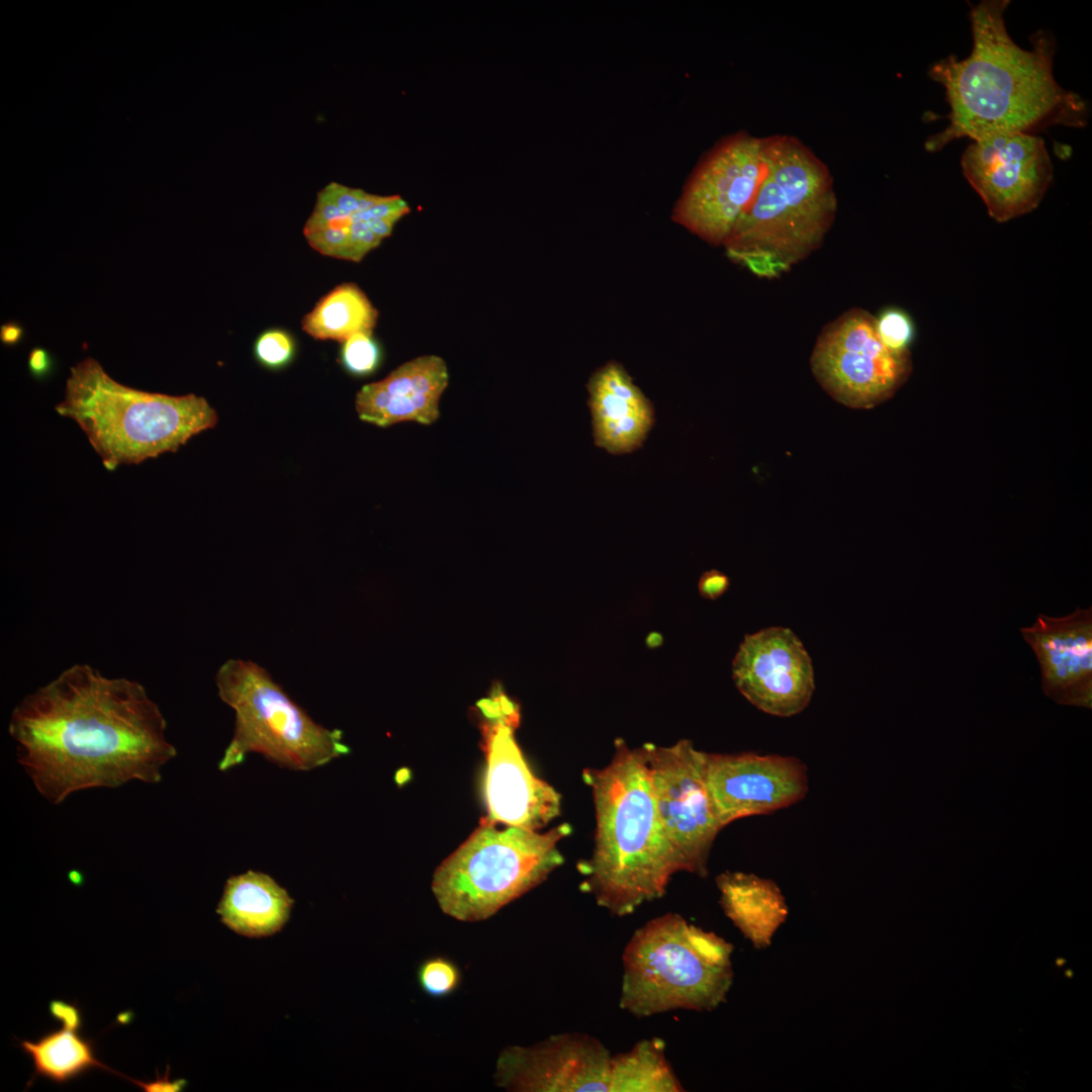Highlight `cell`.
<instances>
[{"instance_id": "obj_21", "label": "cell", "mask_w": 1092, "mask_h": 1092, "mask_svg": "<svg viewBox=\"0 0 1092 1092\" xmlns=\"http://www.w3.org/2000/svg\"><path fill=\"white\" fill-rule=\"evenodd\" d=\"M19 1045L33 1065L28 1086L36 1077L64 1084L96 1068L122 1075L97 1058L93 1040L66 1027L51 1030L36 1040L21 1039Z\"/></svg>"}, {"instance_id": "obj_24", "label": "cell", "mask_w": 1092, "mask_h": 1092, "mask_svg": "<svg viewBox=\"0 0 1092 1092\" xmlns=\"http://www.w3.org/2000/svg\"><path fill=\"white\" fill-rule=\"evenodd\" d=\"M440 398L416 393L390 395L378 381L365 384L357 392L355 408L361 421L380 428L402 422L431 425L440 417Z\"/></svg>"}, {"instance_id": "obj_13", "label": "cell", "mask_w": 1092, "mask_h": 1092, "mask_svg": "<svg viewBox=\"0 0 1092 1092\" xmlns=\"http://www.w3.org/2000/svg\"><path fill=\"white\" fill-rule=\"evenodd\" d=\"M704 772L723 828L744 817L795 805L809 791L807 766L794 756L704 752Z\"/></svg>"}, {"instance_id": "obj_8", "label": "cell", "mask_w": 1092, "mask_h": 1092, "mask_svg": "<svg viewBox=\"0 0 1092 1092\" xmlns=\"http://www.w3.org/2000/svg\"><path fill=\"white\" fill-rule=\"evenodd\" d=\"M215 684L221 701L236 713L219 770L243 763L251 752L292 770H310L349 753L341 730L313 721L257 663L229 659L218 668Z\"/></svg>"}, {"instance_id": "obj_30", "label": "cell", "mask_w": 1092, "mask_h": 1092, "mask_svg": "<svg viewBox=\"0 0 1092 1092\" xmlns=\"http://www.w3.org/2000/svg\"><path fill=\"white\" fill-rule=\"evenodd\" d=\"M350 229H323L303 234L309 246L324 256L350 261Z\"/></svg>"}, {"instance_id": "obj_38", "label": "cell", "mask_w": 1092, "mask_h": 1092, "mask_svg": "<svg viewBox=\"0 0 1092 1092\" xmlns=\"http://www.w3.org/2000/svg\"><path fill=\"white\" fill-rule=\"evenodd\" d=\"M397 220V218H377L365 222L377 237L383 240L391 235L393 225Z\"/></svg>"}, {"instance_id": "obj_26", "label": "cell", "mask_w": 1092, "mask_h": 1092, "mask_svg": "<svg viewBox=\"0 0 1092 1092\" xmlns=\"http://www.w3.org/2000/svg\"><path fill=\"white\" fill-rule=\"evenodd\" d=\"M380 362L381 351L372 333L356 334L343 343L341 363L350 374L370 375L377 370Z\"/></svg>"}, {"instance_id": "obj_25", "label": "cell", "mask_w": 1092, "mask_h": 1092, "mask_svg": "<svg viewBox=\"0 0 1092 1092\" xmlns=\"http://www.w3.org/2000/svg\"><path fill=\"white\" fill-rule=\"evenodd\" d=\"M421 989L433 998L447 997L459 987L461 973L458 966L443 957L424 961L417 973Z\"/></svg>"}, {"instance_id": "obj_14", "label": "cell", "mask_w": 1092, "mask_h": 1092, "mask_svg": "<svg viewBox=\"0 0 1092 1092\" xmlns=\"http://www.w3.org/2000/svg\"><path fill=\"white\" fill-rule=\"evenodd\" d=\"M613 1055L586 1033L555 1034L534 1045L504 1049L493 1075L515 1092H612Z\"/></svg>"}, {"instance_id": "obj_37", "label": "cell", "mask_w": 1092, "mask_h": 1092, "mask_svg": "<svg viewBox=\"0 0 1092 1092\" xmlns=\"http://www.w3.org/2000/svg\"><path fill=\"white\" fill-rule=\"evenodd\" d=\"M23 333V328L19 323L7 322L0 327V341L5 346H15L22 340Z\"/></svg>"}, {"instance_id": "obj_23", "label": "cell", "mask_w": 1092, "mask_h": 1092, "mask_svg": "<svg viewBox=\"0 0 1092 1092\" xmlns=\"http://www.w3.org/2000/svg\"><path fill=\"white\" fill-rule=\"evenodd\" d=\"M684 1088L665 1057L664 1041H638L613 1057L612 1092H678Z\"/></svg>"}, {"instance_id": "obj_11", "label": "cell", "mask_w": 1092, "mask_h": 1092, "mask_svg": "<svg viewBox=\"0 0 1092 1092\" xmlns=\"http://www.w3.org/2000/svg\"><path fill=\"white\" fill-rule=\"evenodd\" d=\"M658 819L677 872L707 876L711 848L723 829L704 772V752L682 739L642 746Z\"/></svg>"}, {"instance_id": "obj_16", "label": "cell", "mask_w": 1092, "mask_h": 1092, "mask_svg": "<svg viewBox=\"0 0 1092 1092\" xmlns=\"http://www.w3.org/2000/svg\"><path fill=\"white\" fill-rule=\"evenodd\" d=\"M487 821L539 830L560 813L561 797L529 768L516 740V704L485 717Z\"/></svg>"}, {"instance_id": "obj_9", "label": "cell", "mask_w": 1092, "mask_h": 1092, "mask_svg": "<svg viewBox=\"0 0 1092 1092\" xmlns=\"http://www.w3.org/2000/svg\"><path fill=\"white\" fill-rule=\"evenodd\" d=\"M767 171L764 136L738 130L707 150L689 175L671 219L723 246L751 205Z\"/></svg>"}, {"instance_id": "obj_33", "label": "cell", "mask_w": 1092, "mask_h": 1092, "mask_svg": "<svg viewBox=\"0 0 1092 1092\" xmlns=\"http://www.w3.org/2000/svg\"><path fill=\"white\" fill-rule=\"evenodd\" d=\"M49 1012L53 1018L62 1023L63 1027L80 1031L83 1019L76 1004L55 999L49 1004Z\"/></svg>"}, {"instance_id": "obj_36", "label": "cell", "mask_w": 1092, "mask_h": 1092, "mask_svg": "<svg viewBox=\"0 0 1092 1092\" xmlns=\"http://www.w3.org/2000/svg\"><path fill=\"white\" fill-rule=\"evenodd\" d=\"M728 585L729 579L725 574L717 570H711L703 574L699 588L705 598L716 599L727 589Z\"/></svg>"}, {"instance_id": "obj_31", "label": "cell", "mask_w": 1092, "mask_h": 1092, "mask_svg": "<svg viewBox=\"0 0 1092 1092\" xmlns=\"http://www.w3.org/2000/svg\"><path fill=\"white\" fill-rule=\"evenodd\" d=\"M410 210V206L400 196L392 195L387 196L385 200L366 210L353 213L351 217L353 219V222L368 221L377 218L399 219L400 217L408 213Z\"/></svg>"}, {"instance_id": "obj_2", "label": "cell", "mask_w": 1092, "mask_h": 1092, "mask_svg": "<svg viewBox=\"0 0 1092 1092\" xmlns=\"http://www.w3.org/2000/svg\"><path fill=\"white\" fill-rule=\"evenodd\" d=\"M1008 0L970 4L973 46L970 55H949L933 63L930 79L944 89L948 125L925 142L937 152L950 142L997 133L1036 134L1053 125L1083 127L1088 105L1066 90L1053 72L1057 43L1048 30L1029 36L1031 49L1020 48L1008 33L1004 12Z\"/></svg>"}, {"instance_id": "obj_10", "label": "cell", "mask_w": 1092, "mask_h": 1092, "mask_svg": "<svg viewBox=\"0 0 1092 1092\" xmlns=\"http://www.w3.org/2000/svg\"><path fill=\"white\" fill-rule=\"evenodd\" d=\"M876 317L850 308L821 330L810 357L811 370L824 390L852 408H872L903 385L912 370L910 352L887 348Z\"/></svg>"}, {"instance_id": "obj_35", "label": "cell", "mask_w": 1092, "mask_h": 1092, "mask_svg": "<svg viewBox=\"0 0 1092 1092\" xmlns=\"http://www.w3.org/2000/svg\"><path fill=\"white\" fill-rule=\"evenodd\" d=\"M121 1077L134 1083L139 1087L143 1088V1090L146 1092H178L183 1090V1088L187 1084L186 1080L184 1079H170L169 1067L167 1068V1072L163 1076H160L157 1073L156 1078L150 1081H140L136 1079L128 1078L124 1075H122Z\"/></svg>"}, {"instance_id": "obj_28", "label": "cell", "mask_w": 1092, "mask_h": 1092, "mask_svg": "<svg viewBox=\"0 0 1092 1092\" xmlns=\"http://www.w3.org/2000/svg\"><path fill=\"white\" fill-rule=\"evenodd\" d=\"M875 317L878 336L887 348L897 353L910 352L914 325L907 312L893 307Z\"/></svg>"}, {"instance_id": "obj_5", "label": "cell", "mask_w": 1092, "mask_h": 1092, "mask_svg": "<svg viewBox=\"0 0 1092 1092\" xmlns=\"http://www.w3.org/2000/svg\"><path fill=\"white\" fill-rule=\"evenodd\" d=\"M55 410L79 425L110 470L176 452L217 423L216 412L204 397L128 387L91 357L71 367L64 399Z\"/></svg>"}, {"instance_id": "obj_3", "label": "cell", "mask_w": 1092, "mask_h": 1092, "mask_svg": "<svg viewBox=\"0 0 1092 1092\" xmlns=\"http://www.w3.org/2000/svg\"><path fill=\"white\" fill-rule=\"evenodd\" d=\"M596 810L592 856L580 867L582 889L616 916L665 893L677 873L656 812L640 748L616 743L610 762L583 771Z\"/></svg>"}, {"instance_id": "obj_32", "label": "cell", "mask_w": 1092, "mask_h": 1092, "mask_svg": "<svg viewBox=\"0 0 1092 1092\" xmlns=\"http://www.w3.org/2000/svg\"><path fill=\"white\" fill-rule=\"evenodd\" d=\"M350 261L360 262L367 253L377 248L382 239L377 237L365 221L353 222L350 226Z\"/></svg>"}, {"instance_id": "obj_19", "label": "cell", "mask_w": 1092, "mask_h": 1092, "mask_svg": "<svg viewBox=\"0 0 1092 1092\" xmlns=\"http://www.w3.org/2000/svg\"><path fill=\"white\" fill-rule=\"evenodd\" d=\"M294 900L270 876L254 871L225 882L216 913L221 923L248 937H264L282 929Z\"/></svg>"}, {"instance_id": "obj_34", "label": "cell", "mask_w": 1092, "mask_h": 1092, "mask_svg": "<svg viewBox=\"0 0 1092 1092\" xmlns=\"http://www.w3.org/2000/svg\"><path fill=\"white\" fill-rule=\"evenodd\" d=\"M54 367V357L47 349L34 347L30 350L27 359V368L34 379H46L52 374Z\"/></svg>"}, {"instance_id": "obj_29", "label": "cell", "mask_w": 1092, "mask_h": 1092, "mask_svg": "<svg viewBox=\"0 0 1092 1092\" xmlns=\"http://www.w3.org/2000/svg\"><path fill=\"white\" fill-rule=\"evenodd\" d=\"M321 192L339 208L351 215L366 210L387 197L367 193L361 189L350 188L336 182L328 184Z\"/></svg>"}, {"instance_id": "obj_17", "label": "cell", "mask_w": 1092, "mask_h": 1092, "mask_svg": "<svg viewBox=\"0 0 1092 1092\" xmlns=\"http://www.w3.org/2000/svg\"><path fill=\"white\" fill-rule=\"evenodd\" d=\"M1037 660L1042 693L1059 705L1092 708V608L1038 614L1019 629Z\"/></svg>"}, {"instance_id": "obj_4", "label": "cell", "mask_w": 1092, "mask_h": 1092, "mask_svg": "<svg viewBox=\"0 0 1092 1092\" xmlns=\"http://www.w3.org/2000/svg\"><path fill=\"white\" fill-rule=\"evenodd\" d=\"M767 171L723 247L759 278L790 271L821 247L837 211L828 166L792 134L764 136Z\"/></svg>"}, {"instance_id": "obj_22", "label": "cell", "mask_w": 1092, "mask_h": 1092, "mask_svg": "<svg viewBox=\"0 0 1092 1092\" xmlns=\"http://www.w3.org/2000/svg\"><path fill=\"white\" fill-rule=\"evenodd\" d=\"M378 311L365 292L355 283L333 288L307 312L302 330L315 340L345 342L359 333H372Z\"/></svg>"}, {"instance_id": "obj_7", "label": "cell", "mask_w": 1092, "mask_h": 1092, "mask_svg": "<svg viewBox=\"0 0 1092 1092\" xmlns=\"http://www.w3.org/2000/svg\"><path fill=\"white\" fill-rule=\"evenodd\" d=\"M570 832L566 823L539 832L483 820L433 875L440 909L464 922L489 918L563 863L558 843Z\"/></svg>"}, {"instance_id": "obj_27", "label": "cell", "mask_w": 1092, "mask_h": 1092, "mask_svg": "<svg viewBox=\"0 0 1092 1092\" xmlns=\"http://www.w3.org/2000/svg\"><path fill=\"white\" fill-rule=\"evenodd\" d=\"M256 360L265 368L278 370L286 367L295 356V341L282 329L263 332L254 345Z\"/></svg>"}, {"instance_id": "obj_6", "label": "cell", "mask_w": 1092, "mask_h": 1092, "mask_svg": "<svg viewBox=\"0 0 1092 1092\" xmlns=\"http://www.w3.org/2000/svg\"><path fill=\"white\" fill-rule=\"evenodd\" d=\"M732 951L731 943L679 914L655 917L624 948L620 1007L637 1017L712 1010L731 988Z\"/></svg>"}, {"instance_id": "obj_15", "label": "cell", "mask_w": 1092, "mask_h": 1092, "mask_svg": "<svg viewBox=\"0 0 1092 1092\" xmlns=\"http://www.w3.org/2000/svg\"><path fill=\"white\" fill-rule=\"evenodd\" d=\"M739 692L758 710L777 717L799 714L814 690L812 660L798 636L768 627L744 637L732 664Z\"/></svg>"}, {"instance_id": "obj_20", "label": "cell", "mask_w": 1092, "mask_h": 1092, "mask_svg": "<svg viewBox=\"0 0 1092 1092\" xmlns=\"http://www.w3.org/2000/svg\"><path fill=\"white\" fill-rule=\"evenodd\" d=\"M716 883L727 917L755 946L767 945L788 915V907L776 883L741 872L723 873Z\"/></svg>"}, {"instance_id": "obj_12", "label": "cell", "mask_w": 1092, "mask_h": 1092, "mask_svg": "<svg viewBox=\"0 0 1092 1092\" xmlns=\"http://www.w3.org/2000/svg\"><path fill=\"white\" fill-rule=\"evenodd\" d=\"M961 166L989 215L1005 222L1034 210L1053 180V164L1037 134L997 133L972 141Z\"/></svg>"}, {"instance_id": "obj_18", "label": "cell", "mask_w": 1092, "mask_h": 1092, "mask_svg": "<svg viewBox=\"0 0 1092 1092\" xmlns=\"http://www.w3.org/2000/svg\"><path fill=\"white\" fill-rule=\"evenodd\" d=\"M594 438L613 454L637 449L652 427L650 401L616 362L598 369L587 383Z\"/></svg>"}, {"instance_id": "obj_1", "label": "cell", "mask_w": 1092, "mask_h": 1092, "mask_svg": "<svg viewBox=\"0 0 1092 1092\" xmlns=\"http://www.w3.org/2000/svg\"><path fill=\"white\" fill-rule=\"evenodd\" d=\"M167 722L145 687L76 663L23 697L8 733L38 794L62 804L90 789L159 784L177 755Z\"/></svg>"}]
</instances>
